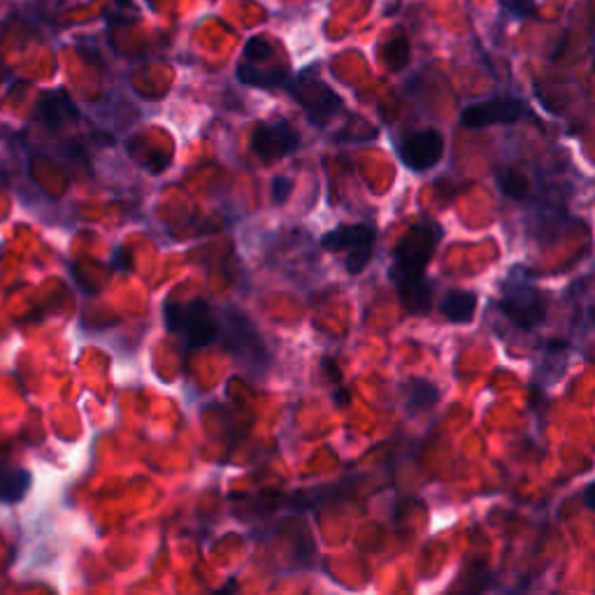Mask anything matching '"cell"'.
<instances>
[{
	"instance_id": "cell-1",
	"label": "cell",
	"mask_w": 595,
	"mask_h": 595,
	"mask_svg": "<svg viewBox=\"0 0 595 595\" xmlns=\"http://www.w3.org/2000/svg\"><path fill=\"white\" fill-rule=\"evenodd\" d=\"M442 240V228L435 221H419L398 240L393 249L391 279L398 298L414 317H424L433 307V289L426 279V268Z\"/></svg>"
},
{
	"instance_id": "cell-2",
	"label": "cell",
	"mask_w": 595,
	"mask_h": 595,
	"mask_svg": "<svg viewBox=\"0 0 595 595\" xmlns=\"http://www.w3.org/2000/svg\"><path fill=\"white\" fill-rule=\"evenodd\" d=\"M500 310L523 331H533L547 319V298L530 282L528 270L521 268V265H514L510 275L505 277Z\"/></svg>"
},
{
	"instance_id": "cell-3",
	"label": "cell",
	"mask_w": 595,
	"mask_h": 595,
	"mask_svg": "<svg viewBox=\"0 0 595 595\" xmlns=\"http://www.w3.org/2000/svg\"><path fill=\"white\" fill-rule=\"evenodd\" d=\"M238 80L256 89H289V68L279 61L277 47L268 38L256 35L247 40L245 56L238 66Z\"/></svg>"
},
{
	"instance_id": "cell-4",
	"label": "cell",
	"mask_w": 595,
	"mask_h": 595,
	"mask_svg": "<svg viewBox=\"0 0 595 595\" xmlns=\"http://www.w3.org/2000/svg\"><path fill=\"white\" fill-rule=\"evenodd\" d=\"M166 324L175 335L189 342V347H207L221 335V326L210 303L203 298H193L189 303H166Z\"/></svg>"
},
{
	"instance_id": "cell-5",
	"label": "cell",
	"mask_w": 595,
	"mask_h": 595,
	"mask_svg": "<svg viewBox=\"0 0 595 595\" xmlns=\"http://www.w3.org/2000/svg\"><path fill=\"white\" fill-rule=\"evenodd\" d=\"M377 231L370 224H351V226H338L333 231H328L321 238V247L326 252L344 254V265H347L349 275H358L368 268L372 252H375Z\"/></svg>"
},
{
	"instance_id": "cell-6",
	"label": "cell",
	"mask_w": 595,
	"mask_h": 595,
	"mask_svg": "<svg viewBox=\"0 0 595 595\" xmlns=\"http://www.w3.org/2000/svg\"><path fill=\"white\" fill-rule=\"evenodd\" d=\"M291 96L298 100L300 107L307 112V117L314 126H326L328 121L344 110V100L335 93L331 86L317 80L314 75L303 73L296 82L289 84Z\"/></svg>"
},
{
	"instance_id": "cell-7",
	"label": "cell",
	"mask_w": 595,
	"mask_h": 595,
	"mask_svg": "<svg viewBox=\"0 0 595 595\" xmlns=\"http://www.w3.org/2000/svg\"><path fill=\"white\" fill-rule=\"evenodd\" d=\"M523 114H526L523 100L512 96H496L465 107L461 114V124L465 128H472V131L489 126H510L516 124Z\"/></svg>"
},
{
	"instance_id": "cell-8",
	"label": "cell",
	"mask_w": 595,
	"mask_h": 595,
	"mask_svg": "<svg viewBox=\"0 0 595 595\" xmlns=\"http://www.w3.org/2000/svg\"><path fill=\"white\" fill-rule=\"evenodd\" d=\"M221 335H224L226 347L233 351L240 363H247L249 368H252V365H261V368L268 365V354H265L263 340L258 338L256 328L249 324L240 312L228 314L224 328H221Z\"/></svg>"
},
{
	"instance_id": "cell-9",
	"label": "cell",
	"mask_w": 595,
	"mask_h": 595,
	"mask_svg": "<svg viewBox=\"0 0 595 595\" xmlns=\"http://www.w3.org/2000/svg\"><path fill=\"white\" fill-rule=\"evenodd\" d=\"M300 145V135L289 121L258 124L252 133V152L265 163L279 161L293 154Z\"/></svg>"
},
{
	"instance_id": "cell-10",
	"label": "cell",
	"mask_w": 595,
	"mask_h": 595,
	"mask_svg": "<svg viewBox=\"0 0 595 595\" xmlns=\"http://www.w3.org/2000/svg\"><path fill=\"white\" fill-rule=\"evenodd\" d=\"M400 161L414 172H426L435 168L444 156V138L435 128L410 133L398 147Z\"/></svg>"
},
{
	"instance_id": "cell-11",
	"label": "cell",
	"mask_w": 595,
	"mask_h": 595,
	"mask_svg": "<svg viewBox=\"0 0 595 595\" xmlns=\"http://www.w3.org/2000/svg\"><path fill=\"white\" fill-rule=\"evenodd\" d=\"M35 119L45 128H49V131H59L68 121L77 119V107L73 98L68 96V91L54 89L40 96L38 105H35Z\"/></svg>"
},
{
	"instance_id": "cell-12",
	"label": "cell",
	"mask_w": 595,
	"mask_h": 595,
	"mask_svg": "<svg viewBox=\"0 0 595 595\" xmlns=\"http://www.w3.org/2000/svg\"><path fill=\"white\" fill-rule=\"evenodd\" d=\"M477 312V293L468 289H451L440 303V314L449 324H470Z\"/></svg>"
},
{
	"instance_id": "cell-13",
	"label": "cell",
	"mask_w": 595,
	"mask_h": 595,
	"mask_svg": "<svg viewBox=\"0 0 595 595\" xmlns=\"http://www.w3.org/2000/svg\"><path fill=\"white\" fill-rule=\"evenodd\" d=\"M31 472L24 468H0V503H19L31 489Z\"/></svg>"
},
{
	"instance_id": "cell-14",
	"label": "cell",
	"mask_w": 595,
	"mask_h": 595,
	"mask_svg": "<svg viewBox=\"0 0 595 595\" xmlns=\"http://www.w3.org/2000/svg\"><path fill=\"white\" fill-rule=\"evenodd\" d=\"M405 398L407 407L414 412L433 410V407L440 403V389L424 377H412L410 382L405 384Z\"/></svg>"
},
{
	"instance_id": "cell-15",
	"label": "cell",
	"mask_w": 595,
	"mask_h": 595,
	"mask_svg": "<svg viewBox=\"0 0 595 595\" xmlns=\"http://www.w3.org/2000/svg\"><path fill=\"white\" fill-rule=\"evenodd\" d=\"M382 56L389 70L398 73V70H403L407 63H410V42H407V38H403V35H398V38L386 42V47L382 49Z\"/></svg>"
},
{
	"instance_id": "cell-16",
	"label": "cell",
	"mask_w": 595,
	"mask_h": 595,
	"mask_svg": "<svg viewBox=\"0 0 595 595\" xmlns=\"http://www.w3.org/2000/svg\"><path fill=\"white\" fill-rule=\"evenodd\" d=\"M498 186L503 191V196L512 198V200H521L528 196V182L521 172H516L512 168H503L498 170Z\"/></svg>"
},
{
	"instance_id": "cell-17",
	"label": "cell",
	"mask_w": 595,
	"mask_h": 595,
	"mask_svg": "<svg viewBox=\"0 0 595 595\" xmlns=\"http://www.w3.org/2000/svg\"><path fill=\"white\" fill-rule=\"evenodd\" d=\"M498 3L514 19H530L537 14L535 0H498Z\"/></svg>"
},
{
	"instance_id": "cell-18",
	"label": "cell",
	"mask_w": 595,
	"mask_h": 595,
	"mask_svg": "<svg viewBox=\"0 0 595 595\" xmlns=\"http://www.w3.org/2000/svg\"><path fill=\"white\" fill-rule=\"evenodd\" d=\"M291 189H293V182L289 177H275V179H272V186H270L272 203L284 205L291 196Z\"/></svg>"
},
{
	"instance_id": "cell-19",
	"label": "cell",
	"mask_w": 595,
	"mask_h": 595,
	"mask_svg": "<svg viewBox=\"0 0 595 595\" xmlns=\"http://www.w3.org/2000/svg\"><path fill=\"white\" fill-rule=\"evenodd\" d=\"M584 503H586V507H589L591 512H595V482L586 486V491H584Z\"/></svg>"
},
{
	"instance_id": "cell-20",
	"label": "cell",
	"mask_w": 595,
	"mask_h": 595,
	"mask_svg": "<svg viewBox=\"0 0 595 595\" xmlns=\"http://www.w3.org/2000/svg\"><path fill=\"white\" fill-rule=\"evenodd\" d=\"M0 77H3V70H0Z\"/></svg>"
}]
</instances>
